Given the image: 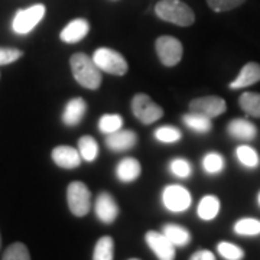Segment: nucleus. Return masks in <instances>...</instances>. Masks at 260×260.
Returning a JSON list of instances; mask_svg holds the SVG:
<instances>
[{"instance_id":"f257e3e1","label":"nucleus","mask_w":260,"mask_h":260,"mask_svg":"<svg viewBox=\"0 0 260 260\" xmlns=\"http://www.w3.org/2000/svg\"><path fill=\"white\" fill-rule=\"evenodd\" d=\"M70 67L74 80L84 88L97 90L102 85V71L95 65L93 58H90L87 54H74L70 58Z\"/></svg>"},{"instance_id":"f03ea898","label":"nucleus","mask_w":260,"mask_h":260,"mask_svg":"<svg viewBox=\"0 0 260 260\" xmlns=\"http://www.w3.org/2000/svg\"><path fill=\"white\" fill-rule=\"evenodd\" d=\"M155 13L160 20L188 28L195 22V13L181 0H160L155 6Z\"/></svg>"},{"instance_id":"7ed1b4c3","label":"nucleus","mask_w":260,"mask_h":260,"mask_svg":"<svg viewBox=\"0 0 260 260\" xmlns=\"http://www.w3.org/2000/svg\"><path fill=\"white\" fill-rule=\"evenodd\" d=\"M91 58L103 73L121 77L129 71V64L126 58L121 55L119 51L112 49V48H97Z\"/></svg>"},{"instance_id":"20e7f679","label":"nucleus","mask_w":260,"mask_h":260,"mask_svg":"<svg viewBox=\"0 0 260 260\" xmlns=\"http://www.w3.org/2000/svg\"><path fill=\"white\" fill-rule=\"evenodd\" d=\"M132 113L142 124H153L155 121L162 119L164 109L153 102L148 94L138 93L132 99Z\"/></svg>"},{"instance_id":"39448f33","label":"nucleus","mask_w":260,"mask_h":260,"mask_svg":"<svg viewBox=\"0 0 260 260\" xmlns=\"http://www.w3.org/2000/svg\"><path fill=\"white\" fill-rule=\"evenodd\" d=\"M67 204L75 217H84L91 210V192L84 182L74 181L67 188Z\"/></svg>"},{"instance_id":"423d86ee","label":"nucleus","mask_w":260,"mask_h":260,"mask_svg":"<svg viewBox=\"0 0 260 260\" xmlns=\"http://www.w3.org/2000/svg\"><path fill=\"white\" fill-rule=\"evenodd\" d=\"M155 51H156V55H158L160 64L165 67H175L182 59L184 47L178 38L164 35L156 39Z\"/></svg>"},{"instance_id":"0eeeda50","label":"nucleus","mask_w":260,"mask_h":260,"mask_svg":"<svg viewBox=\"0 0 260 260\" xmlns=\"http://www.w3.org/2000/svg\"><path fill=\"white\" fill-rule=\"evenodd\" d=\"M45 6L44 5H34L28 9H22L16 12L12 20V29L18 35H28L37 28V25L45 16Z\"/></svg>"},{"instance_id":"6e6552de","label":"nucleus","mask_w":260,"mask_h":260,"mask_svg":"<svg viewBox=\"0 0 260 260\" xmlns=\"http://www.w3.org/2000/svg\"><path fill=\"white\" fill-rule=\"evenodd\" d=\"M192 203L191 192L182 185H167L162 191V204L171 213H184Z\"/></svg>"},{"instance_id":"1a4fd4ad","label":"nucleus","mask_w":260,"mask_h":260,"mask_svg":"<svg viewBox=\"0 0 260 260\" xmlns=\"http://www.w3.org/2000/svg\"><path fill=\"white\" fill-rule=\"evenodd\" d=\"M227 110V103L224 102L218 95H205V97H198L189 103V112L198 113L207 116L210 119L218 117Z\"/></svg>"},{"instance_id":"9d476101","label":"nucleus","mask_w":260,"mask_h":260,"mask_svg":"<svg viewBox=\"0 0 260 260\" xmlns=\"http://www.w3.org/2000/svg\"><path fill=\"white\" fill-rule=\"evenodd\" d=\"M145 242L158 260H175V246L168 240L164 233L150 230L145 234Z\"/></svg>"},{"instance_id":"9b49d317","label":"nucleus","mask_w":260,"mask_h":260,"mask_svg":"<svg viewBox=\"0 0 260 260\" xmlns=\"http://www.w3.org/2000/svg\"><path fill=\"white\" fill-rule=\"evenodd\" d=\"M97 218L104 224H112L116 221L119 215V205L116 203L114 197L109 192H100L95 204H94Z\"/></svg>"},{"instance_id":"f8f14e48","label":"nucleus","mask_w":260,"mask_h":260,"mask_svg":"<svg viewBox=\"0 0 260 260\" xmlns=\"http://www.w3.org/2000/svg\"><path fill=\"white\" fill-rule=\"evenodd\" d=\"M138 143V135L130 129H120L114 133L107 135L106 138V146L109 150L114 153L119 152H127L133 149Z\"/></svg>"},{"instance_id":"ddd939ff","label":"nucleus","mask_w":260,"mask_h":260,"mask_svg":"<svg viewBox=\"0 0 260 260\" xmlns=\"http://www.w3.org/2000/svg\"><path fill=\"white\" fill-rule=\"evenodd\" d=\"M51 158L56 167L62 168V169H75L81 165V160H83L78 149L67 146V145H61L52 149Z\"/></svg>"},{"instance_id":"4468645a","label":"nucleus","mask_w":260,"mask_h":260,"mask_svg":"<svg viewBox=\"0 0 260 260\" xmlns=\"http://www.w3.org/2000/svg\"><path fill=\"white\" fill-rule=\"evenodd\" d=\"M90 32V23L85 19H74L67 23L59 34V39L65 44H77L83 41Z\"/></svg>"},{"instance_id":"2eb2a0df","label":"nucleus","mask_w":260,"mask_h":260,"mask_svg":"<svg viewBox=\"0 0 260 260\" xmlns=\"http://www.w3.org/2000/svg\"><path fill=\"white\" fill-rule=\"evenodd\" d=\"M87 112V103L81 97H74L65 104L62 112V123L68 127H75L83 121Z\"/></svg>"},{"instance_id":"dca6fc26","label":"nucleus","mask_w":260,"mask_h":260,"mask_svg":"<svg viewBox=\"0 0 260 260\" xmlns=\"http://www.w3.org/2000/svg\"><path fill=\"white\" fill-rule=\"evenodd\" d=\"M227 132L233 139L240 142H250L257 135V127L246 119H233L227 124Z\"/></svg>"},{"instance_id":"f3484780","label":"nucleus","mask_w":260,"mask_h":260,"mask_svg":"<svg viewBox=\"0 0 260 260\" xmlns=\"http://www.w3.org/2000/svg\"><path fill=\"white\" fill-rule=\"evenodd\" d=\"M260 81V64L257 62H247L240 70L237 78L229 84L232 90H242L246 87H250L253 84Z\"/></svg>"},{"instance_id":"a211bd4d","label":"nucleus","mask_w":260,"mask_h":260,"mask_svg":"<svg viewBox=\"0 0 260 260\" xmlns=\"http://www.w3.org/2000/svg\"><path fill=\"white\" fill-rule=\"evenodd\" d=\"M116 178L123 182V184H129L136 181L142 174V165L138 159L135 158H124L116 167Z\"/></svg>"},{"instance_id":"6ab92c4d","label":"nucleus","mask_w":260,"mask_h":260,"mask_svg":"<svg viewBox=\"0 0 260 260\" xmlns=\"http://www.w3.org/2000/svg\"><path fill=\"white\" fill-rule=\"evenodd\" d=\"M221 208V203L215 195H205L201 198V201L198 203L197 207V214L201 220L204 221H211L214 220Z\"/></svg>"},{"instance_id":"aec40b11","label":"nucleus","mask_w":260,"mask_h":260,"mask_svg":"<svg viewBox=\"0 0 260 260\" xmlns=\"http://www.w3.org/2000/svg\"><path fill=\"white\" fill-rule=\"evenodd\" d=\"M162 233L168 237V240L172 243L175 247H184L191 242V234L186 230L185 227L179 225V224H165L162 227Z\"/></svg>"},{"instance_id":"412c9836","label":"nucleus","mask_w":260,"mask_h":260,"mask_svg":"<svg viewBox=\"0 0 260 260\" xmlns=\"http://www.w3.org/2000/svg\"><path fill=\"white\" fill-rule=\"evenodd\" d=\"M182 121L188 129L192 130L195 133H201V135L208 133L213 127L211 119L207 116H203V114H198V113H186L182 116Z\"/></svg>"},{"instance_id":"4be33fe9","label":"nucleus","mask_w":260,"mask_h":260,"mask_svg":"<svg viewBox=\"0 0 260 260\" xmlns=\"http://www.w3.org/2000/svg\"><path fill=\"white\" fill-rule=\"evenodd\" d=\"M239 106L250 117H260V93H243L239 97Z\"/></svg>"},{"instance_id":"5701e85b","label":"nucleus","mask_w":260,"mask_h":260,"mask_svg":"<svg viewBox=\"0 0 260 260\" xmlns=\"http://www.w3.org/2000/svg\"><path fill=\"white\" fill-rule=\"evenodd\" d=\"M114 257V242L110 236H103L95 243L93 260H113Z\"/></svg>"},{"instance_id":"b1692460","label":"nucleus","mask_w":260,"mask_h":260,"mask_svg":"<svg viewBox=\"0 0 260 260\" xmlns=\"http://www.w3.org/2000/svg\"><path fill=\"white\" fill-rule=\"evenodd\" d=\"M78 152L85 162H93L99 156V143L93 136H81L78 139Z\"/></svg>"},{"instance_id":"393cba45","label":"nucleus","mask_w":260,"mask_h":260,"mask_svg":"<svg viewBox=\"0 0 260 260\" xmlns=\"http://www.w3.org/2000/svg\"><path fill=\"white\" fill-rule=\"evenodd\" d=\"M236 156H237L239 162L244 168L254 169V168L259 167V153L256 152V149H253L249 145H240V146H237V149H236Z\"/></svg>"},{"instance_id":"a878e982","label":"nucleus","mask_w":260,"mask_h":260,"mask_svg":"<svg viewBox=\"0 0 260 260\" xmlns=\"http://www.w3.org/2000/svg\"><path fill=\"white\" fill-rule=\"evenodd\" d=\"M155 139L158 140L159 143H165V145H172V143H178L179 140L182 139V132L175 127V126H160L155 130L153 133Z\"/></svg>"},{"instance_id":"bb28decb","label":"nucleus","mask_w":260,"mask_h":260,"mask_svg":"<svg viewBox=\"0 0 260 260\" xmlns=\"http://www.w3.org/2000/svg\"><path fill=\"white\" fill-rule=\"evenodd\" d=\"M123 127V117L116 113H107L103 114L99 119V130L104 135H110Z\"/></svg>"},{"instance_id":"cd10ccee","label":"nucleus","mask_w":260,"mask_h":260,"mask_svg":"<svg viewBox=\"0 0 260 260\" xmlns=\"http://www.w3.org/2000/svg\"><path fill=\"white\" fill-rule=\"evenodd\" d=\"M225 162L221 153L218 152H210L203 158V169L208 175H217L220 172H223Z\"/></svg>"},{"instance_id":"c85d7f7f","label":"nucleus","mask_w":260,"mask_h":260,"mask_svg":"<svg viewBox=\"0 0 260 260\" xmlns=\"http://www.w3.org/2000/svg\"><path fill=\"white\" fill-rule=\"evenodd\" d=\"M234 233L239 236H246V237H253L260 234V220L257 218H242L234 224Z\"/></svg>"},{"instance_id":"c756f323","label":"nucleus","mask_w":260,"mask_h":260,"mask_svg":"<svg viewBox=\"0 0 260 260\" xmlns=\"http://www.w3.org/2000/svg\"><path fill=\"white\" fill-rule=\"evenodd\" d=\"M169 172L179 179H186L192 175V167L186 159L174 158L169 162Z\"/></svg>"},{"instance_id":"7c9ffc66","label":"nucleus","mask_w":260,"mask_h":260,"mask_svg":"<svg viewBox=\"0 0 260 260\" xmlns=\"http://www.w3.org/2000/svg\"><path fill=\"white\" fill-rule=\"evenodd\" d=\"M218 254L225 260H242L244 257V251L237 244L229 242H221L217 244Z\"/></svg>"},{"instance_id":"2f4dec72","label":"nucleus","mask_w":260,"mask_h":260,"mask_svg":"<svg viewBox=\"0 0 260 260\" xmlns=\"http://www.w3.org/2000/svg\"><path fill=\"white\" fill-rule=\"evenodd\" d=\"M2 260H30V254L23 243H13L5 250Z\"/></svg>"},{"instance_id":"473e14b6","label":"nucleus","mask_w":260,"mask_h":260,"mask_svg":"<svg viewBox=\"0 0 260 260\" xmlns=\"http://www.w3.org/2000/svg\"><path fill=\"white\" fill-rule=\"evenodd\" d=\"M244 2L246 0H207V5L214 12L223 13V12H230V10L240 8Z\"/></svg>"},{"instance_id":"72a5a7b5","label":"nucleus","mask_w":260,"mask_h":260,"mask_svg":"<svg viewBox=\"0 0 260 260\" xmlns=\"http://www.w3.org/2000/svg\"><path fill=\"white\" fill-rule=\"evenodd\" d=\"M22 56L23 52L18 48H0V65L13 64Z\"/></svg>"},{"instance_id":"f704fd0d","label":"nucleus","mask_w":260,"mask_h":260,"mask_svg":"<svg viewBox=\"0 0 260 260\" xmlns=\"http://www.w3.org/2000/svg\"><path fill=\"white\" fill-rule=\"evenodd\" d=\"M189 260H215V256L210 250H198L189 257Z\"/></svg>"},{"instance_id":"c9c22d12","label":"nucleus","mask_w":260,"mask_h":260,"mask_svg":"<svg viewBox=\"0 0 260 260\" xmlns=\"http://www.w3.org/2000/svg\"><path fill=\"white\" fill-rule=\"evenodd\" d=\"M257 203H259V205H260V192H259V195H257Z\"/></svg>"},{"instance_id":"e433bc0d","label":"nucleus","mask_w":260,"mask_h":260,"mask_svg":"<svg viewBox=\"0 0 260 260\" xmlns=\"http://www.w3.org/2000/svg\"><path fill=\"white\" fill-rule=\"evenodd\" d=\"M0 246H2V237H0Z\"/></svg>"},{"instance_id":"4c0bfd02","label":"nucleus","mask_w":260,"mask_h":260,"mask_svg":"<svg viewBox=\"0 0 260 260\" xmlns=\"http://www.w3.org/2000/svg\"><path fill=\"white\" fill-rule=\"evenodd\" d=\"M130 260H139V259H130Z\"/></svg>"}]
</instances>
